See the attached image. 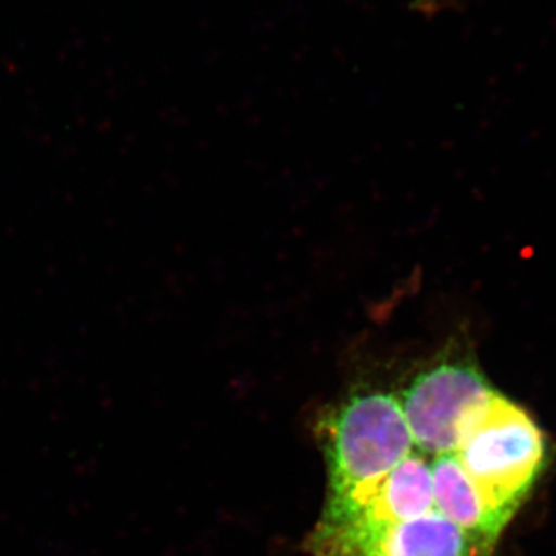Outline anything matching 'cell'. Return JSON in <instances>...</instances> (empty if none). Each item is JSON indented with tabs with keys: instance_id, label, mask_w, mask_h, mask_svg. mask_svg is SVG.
<instances>
[{
	"instance_id": "1",
	"label": "cell",
	"mask_w": 556,
	"mask_h": 556,
	"mask_svg": "<svg viewBox=\"0 0 556 556\" xmlns=\"http://www.w3.org/2000/svg\"><path fill=\"white\" fill-rule=\"evenodd\" d=\"M453 455L508 522L543 473L546 442L525 408L493 390L463 424Z\"/></svg>"
},
{
	"instance_id": "2",
	"label": "cell",
	"mask_w": 556,
	"mask_h": 556,
	"mask_svg": "<svg viewBox=\"0 0 556 556\" xmlns=\"http://www.w3.org/2000/svg\"><path fill=\"white\" fill-rule=\"evenodd\" d=\"M320 434L327 495L382 478L415 450L397 397L379 390L351 394L321 419Z\"/></svg>"
},
{
	"instance_id": "3",
	"label": "cell",
	"mask_w": 556,
	"mask_h": 556,
	"mask_svg": "<svg viewBox=\"0 0 556 556\" xmlns=\"http://www.w3.org/2000/svg\"><path fill=\"white\" fill-rule=\"evenodd\" d=\"M492 391L471 358H439L416 372L396 397L417 452L428 457L455 452L463 424Z\"/></svg>"
},
{
	"instance_id": "4",
	"label": "cell",
	"mask_w": 556,
	"mask_h": 556,
	"mask_svg": "<svg viewBox=\"0 0 556 556\" xmlns=\"http://www.w3.org/2000/svg\"><path fill=\"white\" fill-rule=\"evenodd\" d=\"M311 556H490L493 547L470 535L441 511L309 540Z\"/></svg>"
},
{
	"instance_id": "5",
	"label": "cell",
	"mask_w": 556,
	"mask_h": 556,
	"mask_svg": "<svg viewBox=\"0 0 556 556\" xmlns=\"http://www.w3.org/2000/svg\"><path fill=\"white\" fill-rule=\"evenodd\" d=\"M434 506L445 518L495 548L507 522L497 517L453 453L430 457Z\"/></svg>"
},
{
	"instance_id": "6",
	"label": "cell",
	"mask_w": 556,
	"mask_h": 556,
	"mask_svg": "<svg viewBox=\"0 0 556 556\" xmlns=\"http://www.w3.org/2000/svg\"><path fill=\"white\" fill-rule=\"evenodd\" d=\"M447 0H413L417 10L420 11H434L439 7L445 5Z\"/></svg>"
}]
</instances>
